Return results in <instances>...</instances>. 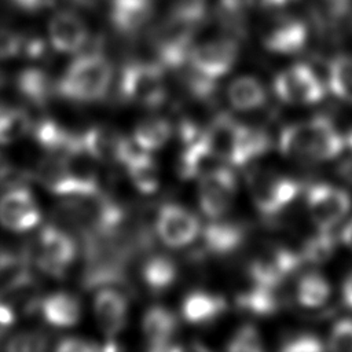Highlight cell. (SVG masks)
Returning a JSON list of instances; mask_svg holds the SVG:
<instances>
[{
  "mask_svg": "<svg viewBox=\"0 0 352 352\" xmlns=\"http://www.w3.org/2000/svg\"><path fill=\"white\" fill-rule=\"evenodd\" d=\"M346 147V138L324 117L290 124L279 136L280 153L300 162L329 161L342 154Z\"/></svg>",
  "mask_w": 352,
  "mask_h": 352,
  "instance_id": "obj_1",
  "label": "cell"
},
{
  "mask_svg": "<svg viewBox=\"0 0 352 352\" xmlns=\"http://www.w3.org/2000/svg\"><path fill=\"white\" fill-rule=\"evenodd\" d=\"M202 138L217 160L228 166L245 165L263 155L270 146L268 136L256 128L246 126L228 116H219Z\"/></svg>",
  "mask_w": 352,
  "mask_h": 352,
  "instance_id": "obj_2",
  "label": "cell"
},
{
  "mask_svg": "<svg viewBox=\"0 0 352 352\" xmlns=\"http://www.w3.org/2000/svg\"><path fill=\"white\" fill-rule=\"evenodd\" d=\"M113 80L110 60L99 52L80 54L56 81V89L67 100L91 103L102 99Z\"/></svg>",
  "mask_w": 352,
  "mask_h": 352,
  "instance_id": "obj_3",
  "label": "cell"
},
{
  "mask_svg": "<svg viewBox=\"0 0 352 352\" xmlns=\"http://www.w3.org/2000/svg\"><path fill=\"white\" fill-rule=\"evenodd\" d=\"M22 253L26 264H34L45 274L60 276L74 261L77 246L67 231L47 226L36 234Z\"/></svg>",
  "mask_w": 352,
  "mask_h": 352,
  "instance_id": "obj_4",
  "label": "cell"
},
{
  "mask_svg": "<svg viewBox=\"0 0 352 352\" xmlns=\"http://www.w3.org/2000/svg\"><path fill=\"white\" fill-rule=\"evenodd\" d=\"M120 91L122 98L131 103L143 107L160 106L166 98L162 66L150 62L126 65L121 73Z\"/></svg>",
  "mask_w": 352,
  "mask_h": 352,
  "instance_id": "obj_5",
  "label": "cell"
},
{
  "mask_svg": "<svg viewBox=\"0 0 352 352\" xmlns=\"http://www.w3.org/2000/svg\"><path fill=\"white\" fill-rule=\"evenodd\" d=\"M239 48L230 37H214L192 45L188 55L191 70L195 76L214 82L234 67Z\"/></svg>",
  "mask_w": 352,
  "mask_h": 352,
  "instance_id": "obj_6",
  "label": "cell"
},
{
  "mask_svg": "<svg viewBox=\"0 0 352 352\" xmlns=\"http://www.w3.org/2000/svg\"><path fill=\"white\" fill-rule=\"evenodd\" d=\"M260 40L264 48L278 55L298 54L308 41L307 23L285 11L271 12L261 23Z\"/></svg>",
  "mask_w": 352,
  "mask_h": 352,
  "instance_id": "obj_7",
  "label": "cell"
},
{
  "mask_svg": "<svg viewBox=\"0 0 352 352\" xmlns=\"http://www.w3.org/2000/svg\"><path fill=\"white\" fill-rule=\"evenodd\" d=\"M297 180L275 173L257 172L250 179V194L256 209L265 216H275L286 209L298 195Z\"/></svg>",
  "mask_w": 352,
  "mask_h": 352,
  "instance_id": "obj_8",
  "label": "cell"
},
{
  "mask_svg": "<svg viewBox=\"0 0 352 352\" xmlns=\"http://www.w3.org/2000/svg\"><path fill=\"white\" fill-rule=\"evenodd\" d=\"M276 96L290 104H312L324 96V84L312 67L304 63L292 65L274 78Z\"/></svg>",
  "mask_w": 352,
  "mask_h": 352,
  "instance_id": "obj_9",
  "label": "cell"
},
{
  "mask_svg": "<svg viewBox=\"0 0 352 352\" xmlns=\"http://www.w3.org/2000/svg\"><path fill=\"white\" fill-rule=\"evenodd\" d=\"M197 26L180 19L168 18L157 28L153 36L158 65L162 67H177L188 60Z\"/></svg>",
  "mask_w": 352,
  "mask_h": 352,
  "instance_id": "obj_10",
  "label": "cell"
},
{
  "mask_svg": "<svg viewBox=\"0 0 352 352\" xmlns=\"http://www.w3.org/2000/svg\"><path fill=\"white\" fill-rule=\"evenodd\" d=\"M235 194L236 179L228 165H219L198 179V204L210 220L220 219L230 210Z\"/></svg>",
  "mask_w": 352,
  "mask_h": 352,
  "instance_id": "obj_11",
  "label": "cell"
},
{
  "mask_svg": "<svg viewBox=\"0 0 352 352\" xmlns=\"http://www.w3.org/2000/svg\"><path fill=\"white\" fill-rule=\"evenodd\" d=\"M349 194L329 183L314 184L307 192V209L318 230H333L351 209Z\"/></svg>",
  "mask_w": 352,
  "mask_h": 352,
  "instance_id": "obj_12",
  "label": "cell"
},
{
  "mask_svg": "<svg viewBox=\"0 0 352 352\" xmlns=\"http://www.w3.org/2000/svg\"><path fill=\"white\" fill-rule=\"evenodd\" d=\"M41 212L32 191L23 184L8 187L0 195V224L10 231L23 232L34 228Z\"/></svg>",
  "mask_w": 352,
  "mask_h": 352,
  "instance_id": "obj_13",
  "label": "cell"
},
{
  "mask_svg": "<svg viewBox=\"0 0 352 352\" xmlns=\"http://www.w3.org/2000/svg\"><path fill=\"white\" fill-rule=\"evenodd\" d=\"M155 230L166 246L184 248L199 236L201 224L197 216L184 206L166 204L158 210Z\"/></svg>",
  "mask_w": 352,
  "mask_h": 352,
  "instance_id": "obj_14",
  "label": "cell"
},
{
  "mask_svg": "<svg viewBox=\"0 0 352 352\" xmlns=\"http://www.w3.org/2000/svg\"><path fill=\"white\" fill-rule=\"evenodd\" d=\"M80 136L84 153L98 162L124 164L133 150L131 142L121 132L110 126H91Z\"/></svg>",
  "mask_w": 352,
  "mask_h": 352,
  "instance_id": "obj_15",
  "label": "cell"
},
{
  "mask_svg": "<svg viewBox=\"0 0 352 352\" xmlns=\"http://www.w3.org/2000/svg\"><path fill=\"white\" fill-rule=\"evenodd\" d=\"M89 40V29L85 21L72 10H59L48 22V41L60 54H76Z\"/></svg>",
  "mask_w": 352,
  "mask_h": 352,
  "instance_id": "obj_16",
  "label": "cell"
},
{
  "mask_svg": "<svg viewBox=\"0 0 352 352\" xmlns=\"http://www.w3.org/2000/svg\"><path fill=\"white\" fill-rule=\"evenodd\" d=\"M36 180L48 191L65 198L84 197L82 190L65 155L48 154L40 160L34 170Z\"/></svg>",
  "mask_w": 352,
  "mask_h": 352,
  "instance_id": "obj_17",
  "label": "cell"
},
{
  "mask_svg": "<svg viewBox=\"0 0 352 352\" xmlns=\"http://www.w3.org/2000/svg\"><path fill=\"white\" fill-rule=\"evenodd\" d=\"M94 314L102 333L113 338L118 336L126 324L128 301L121 292L103 287L94 298Z\"/></svg>",
  "mask_w": 352,
  "mask_h": 352,
  "instance_id": "obj_18",
  "label": "cell"
},
{
  "mask_svg": "<svg viewBox=\"0 0 352 352\" xmlns=\"http://www.w3.org/2000/svg\"><path fill=\"white\" fill-rule=\"evenodd\" d=\"M30 133L36 143L43 147L47 154L65 155L82 150L81 136L72 133L58 121L51 118H43L33 122Z\"/></svg>",
  "mask_w": 352,
  "mask_h": 352,
  "instance_id": "obj_19",
  "label": "cell"
},
{
  "mask_svg": "<svg viewBox=\"0 0 352 352\" xmlns=\"http://www.w3.org/2000/svg\"><path fill=\"white\" fill-rule=\"evenodd\" d=\"M142 331L151 349H169L177 331V318L168 308L154 305L142 318Z\"/></svg>",
  "mask_w": 352,
  "mask_h": 352,
  "instance_id": "obj_20",
  "label": "cell"
},
{
  "mask_svg": "<svg viewBox=\"0 0 352 352\" xmlns=\"http://www.w3.org/2000/svg\"><path fill=\"white\" fill-rule=\"evenodd\" d=\"M15 87L21 96L36 107H44L58 94L56 82L40 67L30 66L21 70L15 77Z\"/></svg>",
  "mask_w": 352,
  "mask_h": 352,
  "instance_id": "obj_21",
  "label": "cell"
},
{
  "mask_svg": "<svg viewBox=\"0 0 352 352\" xmlns=\"http://www.w3.org/2000/svg\"><path fill=\"white\" fill-rule=\"evenodd\" d=\"M201 234L206 250L217 256L234 253L245 239V230L236 223L223 220V217L210 220L201 228Z\"/></svg>",
  "mask_w": 352,
  "mask_h": 352,
  "instance_id": "obj_22",
  "label": "cell"
},
{
  "mask_svg": "<svg viewBox=\"0 0 352 352\" xmlns=\"http://www.w3.org/2000/svg\"><path fill=\"white\" fill-rule=\"evenodd\" d=\"M226 307L221 296L206 290H194L182 301V318L191 324H206L219 319Z\"/></svg>",
  "mask_w": 352,
  "mask_h": 352,
  "instance_id": "obj_23",
  "label": "cell"
},
{
  "mask_svg": "<svg viewBox=\"0 0 352 352\" xmlns=\"http://www.w3.org/2000/svg\"><path fill=\"white\" fill-rule=\"evenodd\" d=\"M38 309L48 324L59 329L74 326L81 316V305L78 298L66 292L48 294L41 300Z\"/></svg>",
  "mask_w": 352,
  "mask_h": 352,
  "instance_id": "obj_24",
  "label": "cell"
},
{
  "mask_svg": "<svg viewBox=\"0 0 352 352\" xmlns=\"http://www.w3.org/2000/svg\"><path fill=\"white\" fill-rule=\"evenodd\" d=\"M122 165H125L128 177L136 190L143 194H153L158 190L160 172L150 153L133 148Z\"/></svg>",
  "mask_w": 352,
  "mask_h": 352,
  "instance_id": "obj_25",
  "label": "cell"
},
{
  "mask_svg": "<svg viewBox=\"0 0 352 352\" xmlns=\"http://www.w3.org/2000/svg\"><path fill=\"white\" fill-rule=\"evenodd\" d=\"M231 106L241 111H252L267 102L264 85L252 76H241L232 80L227 88Z\"/></svg>",
  "mask_w": 352,
  "mask_h": 352,
  "instance_id": "obj_26",
  "label": "cell"
},
{
  "mask_svg": "<svg viewBox=\"0 0 352 352\" xmlns=\"http://www.w3.org/2000/svg\"><path fill=\"white\" fill-rule=\"evenodd\" d=\"M151 0H113L111 22L121 32H135L140 29L151 16Z\"/></svg>",
  "mask_w": 352,
  "mask_h": 352,
  "instance_id": "obj_27",
  "label": "cell"
},
{
  "mask_svg": "<svg viewBox=\"0 0 352 352\" xmlns=\"http://www.w3.org/2000/svg\"><path fill=\"white\" fill-rule=\"evenodd\" d=\"M172 135V126L164 117H147L133 128V143L138 148L151 153L162 148Z\"/></svg>",
  "mask_w": 352,
  "mask_h": 352,
  "instance_id": "obj_28",
  "label": "cell"
},
{
  "mask_svg": "<svg viewBox=\"0 0 352 352\" xmlns=\"http://www.w3.org/2000/svg\"><path fill=\"white\" fill-rule=\"evenodd\" d=\"M176 278L177 267L168 256L154 254L142 265V279L154 293H161L172 287Z\"/></svg>",
  "mask_w": 352,
  "mask_h": 352,
  "instance_id": "obj_29",
  "label": "cell"
},
{
  "mask_svg": "<svg viewBox=\"0 0 352 352\" xmlns=\"http://www.w3.org/2000/svg\"><path fill=\"white\" fill-rule=\"evenodd\" d=\"M238 301L245 311L257 316H268L279 309V287L252 282Z\"/></svg>",
  "mask_w": 352,
  "mask_h": 352,
  "instance_id": "obj_30",
  "label": "cell"
},
{
  "mask_svg": "<svg viewBox=\"0 0 352 352\" xmlns=\"http://www.w3.org/2000/svg\"><path fill=\"white\" fill-rule=\"evenodd\" d=\"M330 283L322 274L316 271L302 274L296 286L297 301L304 308H319L324 305L330 297Z\"/></svg>",
  "mask_w": 352,
  "mask_h": 352,
  "instance_id": "obj_31",
  "label": "cell"
},
{
  "mask_svg": "<svg viewBox=\"0 0 352 352\" xmlns=\"http://www.w3.org/2000/svg\"><path fill=\"white\" fill-rule=\"evenodd\" d=\"M33 121L19 107L0 104V144H10L30 133Z\"/></svg>",
  "mask_w": 352,
  "mask_h": 352,
  "instance_id": "obj_32",
  "label": "cell"
},
{
  "mask_svg": "<svg viewBox=\"0 0 352 352\" xmlns=\"http://www.w3.org/2000/svg\"><path fill=\"white\" fill-rule=\"evenodd\" d=\"M327 87L341 100L352 103V56H336L327 67Z\"/></svg>",
  "mask_w": 352,
  "mask_h": 352,
  "instance_id": "obj_33",
  "label": "cell"
},
{
  "mask_svg": "<svg viewBox=\"0 0 352 352\" xmlns=\"http://www.w3.org/2000/svg\"><path fill=\"white\" fill-rule=\"evenodd\" d=\"M336 250V238L331 230H319L315 236H312L300 252L302 261L309 263H323L329 260Z\"/></svg>",
  "mask_w": 352,
  "mask_h": 352,
  "instance_id": "obj_34",
  "label": "cell"
},
{
  "mask_svg": "<svg viewBox=\"0 0 352 352\" xmlns=\"http://www.w3.org/2000/svg\"><path fill=\"white\" fill-rule=\"evenodd\" d=\"M227 349L231 352H260L264 349L261 334L253 324H242L228 340Z\"/></svg>",
  "mask_w": 352,
  "mask_h": 352,
  "instance_id": "obj_35",
  "label": "cell"
},
{
  "mask_svg": "<svg viewBox=\"0 0 352 352\" xmlns=\"http://www.w3.org/2000/svg\"><path fill=\"white\" fill-rule=\"evenodd\" d=\"M208 11V0H173L169 7V16L198 26Z\"/></svg>",
  "mask_w": 352,
  "mask_h": 352,
  "instance_id": "obj_36",
  "label": "cell"
},
{
  "mask_svg": "<svg viewBox=\"0 0 352 352\" xmlns=\"http://www.w3.org/2000/svg\"><path fill=\"white\" fill-rule=\"evenodd\" d=\"M327 348L337 352H352V318H341L333 324Z\"/></svg>",
  "mask_w": 352,
  "mask_h": 352,
  "instance_id": "obj_37",
  "label": "cell"
},
{
  "mask_svg": "<svg viewBox=\"0 0 352 352\" xmlns=\"http://www.w3.org/2000/svg\"><path fill=\"white\" fill-rule=\"evenodd\" d=\"M48 338L40 331H23L11 337L6 345L8 351H43L47 348Z\"/></svg>",
  "mask_w": 352,
  "mask_h": 352,
  "instance_id": "obj_38",
  "label": "cell"
},
{
  "mask_svg": "<svg viewBox=\"0 0 352 352\" xmlns=\"http://www.w3.org/2000/svg\"><path fill=\"white\" fill-rule=\"evenodd\" d=\"M324 348L322 340L314 333H297L286 338L280 346L285 352H319Z\"/></svg>",
  "mask_w": 352,
  "mask_h": 352,
  "instance_id": "obj_39",
  "label": "cell"
},
{
  "mask_svg": "<svg viewBox=\"0 0 352 352\" xmlns=\"http://www.w3.org/2000/svg\"><path fill=\"white\" fill-rule=\"evenodd\" d=\"M25 179L26 175L14 169L7 158L0 153V187L6 186L8 188L12 186H19L25 182Z\"/></svg>",
  "mask_w": 352,
  "mask_h": 352,
  "instance_id": "obj_40",
  "label": "cell"
},
{
  "mask_svg": "<svg viewBox=\"0 0 352 352\" xmlns=\"http://www.w3.org/2000/svg\"><path fill=\"white\" fill-rule=\"evenodd\" d=\"M56 349L62 352H91L100 349V346L87 338L67 337L60 340V342L56 345Z\"/></svg>",
  "mask_w": 352,
  "mask_h": 352,
  "instance_id": "obj_41",
  "label": "cell"
},
{
  "mask_svg": "<svg viewBox=\"0 0 352 352\" xmlns=\"http://www.w3.org/2000/svg\"><path fill=\"white\" fill-rule=\"evenodd\" d=\"M10 1L16 10H21L29 14H36L47 8H51L55 3V0H10Z\"/></svg>",
  "mask_w": 352,
  "mask_h": 352,
  "instance_id": "obj_42",
  "label": "cell"
},
{
  "mask_svg": "<svg viewBox=\"0 0 352 352\" xmlns=\"http://www.w3.org/2000/svg\"><path fill=\"white\" fill-rule=\"evenodd\" d=\"M300 0H257L260 8L268 12H280L286 11L289 7L294 6Z\"/></svg>",
  "mask_w": 352,
  "mask_h": 352,
  "instance_id": "obj_43",
  "label": "cell"
},
{
  "mask_svg": "<svg viewBox=\"0 0 352 352\" xmlns=\"http://www.w3.org/2000/svg\"><path fill=\"white\" fill-rule=\"evenodd\" d=\"M341 297L344 304L352 309V271L345 276L341 287Z\"/></svg>",
  "mask_w": 352,
  "mask_h": 352,
  "instance_id": "obj_44",
  "label": "cell"
},
{
  "mask_svg": "<svg viewBox=\"0 0 352 352\" xmlns=\"http://www.w3.org/2000/svg\"><path fill=\"white\" fill-rule=\"evenodd\" d=\"M19 260H16L10 252L0 246V275H3L8 268H12Z\"/></svg>",
  "mask_w": 352,
  "mask_h": 352,
  "instance_id": "obj_45",
  "label": "cell"
},
{
  "mask_svg": "<svg viewBox=\"0 0 352 352\" xmlns=\"http://www.w3.org/2000/svg\"><path fill=\"white\" fill-rule=\"evenodd\" d=\"M341 242L349 249L352 250V219L345 224V227L341 231Z\"/></svg>",
  "mask_w": 352,
  "mask_h": 352,
  "instance_id": "obj_46",
  "label": "cell"
},
{
  "mask_svg": "<svg viewBox=\"0 0 352 352\" xmlns=\"http://www.w3.org/2000/svg\"><path fill=\"white\" fill-rule=\"evenodd\" d=\"M69 1H72L73 4L80 6V7H91L95 3V0H69Z\"/></svg>",
  "mask_w": 352,
  "mask_h": 352,
  "instance_id": "obj_47",
  "label": "cell"
},
{
  "mask_svg": "<svg viewBox=\"0 0 352 352\" xmlns=\"http://www.w3.org/2000/svg\"><path fill=\"white\" fill-rule=\"evenodd\" d=\"M6 84V73L3 72V69H0V88Z\"/></svg>",
  "mask_w": 352,
  "mask_h": 352,
  "instance_id": "obj_48",
  "label": "cell"
},
{
  "mask_svg": "<svg viewBox=\"0 0 352 352\" xmlns=\"http://www.w3.org/2000/svg\"><path fill=\"white\" fill-rule=\"evenodd\" d=\"M118 1H131V0H118Z\"/></svg>",
  "mask_w": 352,
  "mask_h": 352,
  "instance_id": "obj_49",
  "label": "cell"
}]
</instances>
